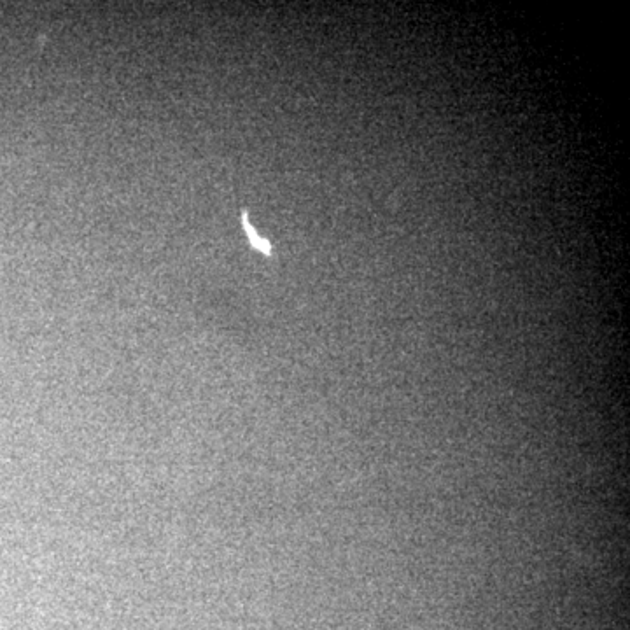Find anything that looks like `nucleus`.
Segmentation results:
<instances>
[{
    "mask_svg": "<svg viewBox=\"0 0 630 630\" xmlns=\"http://www.w3.org/2000/svg\"><path fill=\"white\" fill-rule=\"evenodd\" d=\"M242 224H244L245 233H247V237H249V242H251L252 247L254 249H258L259 252H263L266 256H272L273 247L268 240L265 238L259 237L256 230L252 228L251 224H249V217H247V212H242Z\"/></svg>",
    "mask_w": 630,
    "mask_h": 630,
    "instance_id": "1",
    "label": "nucleus"
}]
</instances>
